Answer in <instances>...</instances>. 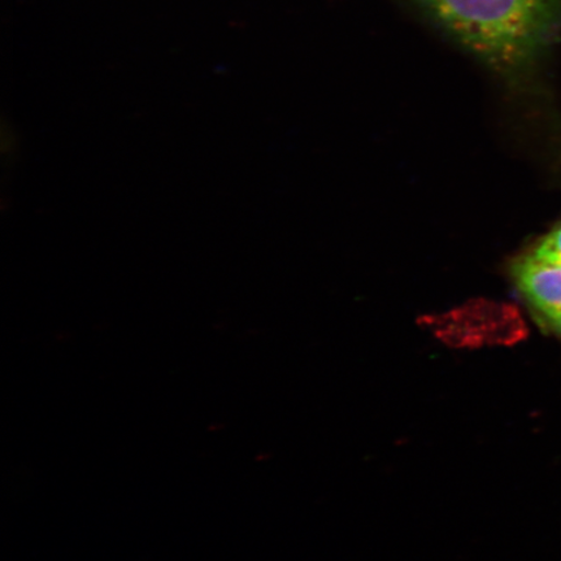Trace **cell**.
<instances>
[{"label": "cell", "instance_id": "obj_2", "mask_svg": "<svg viewBox=\"0 0 561 561\" xmlns=\"http://www.w3.org/2000/svg\"><path fill=\"white\" fill-rule=\"evenodd\" d=\"M511 275L539 324L561 336V266L523 255L512 264Z\"/></svg>", "mask_w": 561, "mask_h": 561}, {"label": "cell", "instance_id": "obj_1", "mask_svg": "<svg viewBox=\"0 0 561 561\" xmlns=\"http://www.w3.org/2000/svg\"><path fill=\"white\" fill-rule=\"evenodd\" d=\"M469 51L497 69L541 53L558 32L561 0H417Z\"/></svg>", "mask_w": 561, "mask_h": 561}, {"label": "cell", "instance_id": "obj_3", "mask_svg": "<svg viewBox=\"0 0 561 561\" xmlns=\"http://www.w3.org/2000/svg\"><path fill=\"white\" fill-rule=\"evenodd\" d=\"M526 255L538 262L561 266V224L546 234Z\"/></svg>", "mask_w": 561, "mask_h": 561}]
</instances>
